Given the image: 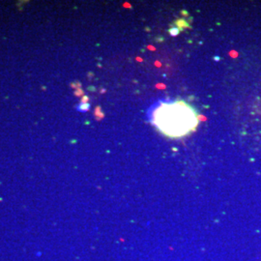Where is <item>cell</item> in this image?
Segmentation results:
<instances>
[{
    "label": "cell",
    "mask_w": 261,
    "mask_h": 261,
    "mask_svg": "<svg viewBox=\"0 0 261 261\" xmlns=\"http://www.w3.org/2000/svg\"><path fill=\"white\" fill-rule=\"evenodd\" d=\"M150 121L165 137L181 138L195 131L199 118L194 107L185 101H163L151 109Z\"/></svg>",
    "instance_id": "cell-1"
},
{
    "label": "cell",
    "mask_w": 261,
    "mask_h": 261,
    "mask_svg": "<svg viewBox=\"0 0 261 261\" xmlns=\"http://www.w3.org/2000/svg\"><path fill=\"white\" fill-rule=\"evenodd\" d=\"M89 109H90V105H89V104H87V103H82V104H79L78 107H77V109L80 110V111H86V110H88Z\"/></svg>",
    "instance_id": "cell-2"
},
{
    "label": "cell",
    "mask_w": 261,
    "mask_h": 261,
    "mask_svg": "<svg viewBox=\"0 0 261 261\" xmlns=\"http://www.w3.org/2000/svg\"><path fill=\"white\" fill-rule=\"evenodd\" d=\"M169 33L171 34V36H176L177 34L179 33V29L178 28H171L169 30Z\"/></svg>",
    "instance_id": "cell-3"
}]
</instances>
